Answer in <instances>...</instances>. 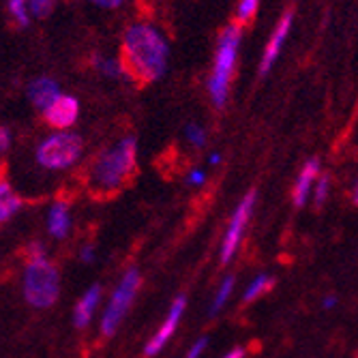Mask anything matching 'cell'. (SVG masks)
Here are the masks:
<instances>
[{"mask_svg": "<svg viewBox=\"0 0 358 358\" xmlns=\"http://www.w3.org/2000/svg\"><path fill=\"white\" fill-rule=\"evenodd\" d=\"M168 43L150 24L129 26L122 39V71L138 86L150 84L164 76L168 67Z\"/></svg>", "mask_w": 358, "mask_h": 358, "instance_id": "6da1fadb", "label": "cell"}, {"mask_svg": "<svg viewBox=\"0 0 358 358\" xmlns=\"http://www.w3.org/2000/svg\"><path fill=\"white\" fill-rule=\"evenodd\" d=\"M138 164L136 138H124L106 150L90 168V182L96 191H120L134 176Z\"/></svg>", "mask_w": 358, "mask_h": 358, "instance_id": "7a4b0ae2", "label": "cell"}, {"mask_svg": "<svg viewBox=\"0 0 358 358\" xmlns=\"http://www.w3.org/2000/svg\"><path fill=\"white\" fill-rule=\"evenodd\" d=\"M241 37H243V26L236 22L225 26V30L219 37L217 45V56H215V67L213 76L208 80V92L213 96L215 108H223L227 101V92H230V80L234 73V64H236V54L241 48Z\"/></svg>", "mask_w": 358, "mask_h": 358, "instance_id": "3957f363", "label": "cell"}, {"mask_svg": "<svg viewBox=\"0 0 358 358\" xmlns=\"http://www.w3.org/2000/svg\"><path fill=\"white\" fill-rule=\"evenodd\" d=\"M24 296L35 309L52 307L60 296L58 268L48 262L45 255L30 257L24 268Z\"/></svg>", "mask_w": 358, "mask_h": 358, "instance_id": "277c9868", "label": "cell"}, {"mask_svg": "<svg viewBox=\"0 0 358 358\" xmlns=\"http://www.w3.org/2000/svg\"><path fill=\"white\" fill-rule=\"evenodd\" d=\"M140 283H142V277H140L138 268H129L122 275L120 283L116 285L114 294L108 303V309L103 311V317H101V335L103 337H112L118 331L124 315L129 313V307H131V303L138 294Z\"/></svg>", "mask_w": 358, "mask_h": 358, "instance_id": "5b68a950", "label": "cell"}, {"mask_svg": "<svg viewBox=\"0 0 358 358\" xmlns=\"http://www.w3.org/2000/svg\"><path fill=\"white\" fill-rule=\"evenodd\" d=\"M84 142L76 134H54L37 148V161L48 170H64L80 159Z\"/></svg>", "mask_w": 358, "mask_h": 358, "instance_id": "8992f818", "label": "cell"}, {"mask_svg": "<svg viewBox=\"0 0 358 358\" xmlns=\"http://www.w3.org/2000/svg\"><path fill=\"white\" fill-rule=\"evenodd\" d=\"M255 200H257V193L255 191H249L245 198L241 200L238 208L234 210L232 221H230V225H227L223 245H221V266H225L234 257V253H236V249H238V245H241V241L245 236V230H247V223L251 219Z\"/></svg>", "mask_w": 358, "mask_h": 358, "instance_id": "52a82bcc", "label": "cell"}, {"mask_svg": "<svg viewBox=\"0 0 358 358\" xmlns=\"http://www.w3.org/2000/svg\"><path fill=\"white\" fill-rule=\"evenodd\" d=\"M185 307H187V296H185V294L176 296L174 303H172V307H170L168 317L164 320V324H161V329L155 333V337L148 341V345H146V350H144V354H146L148 358H150V356H157L161 350H164V345L170 341V337L176 333V327H178L180 317H182Z\"/></svg>", "mask_w": 358, "mask_h": 358, "instance_id": "ba28073f", "label": "cell"}, {"mask_svg": "<svg viewBox=\"0 0 358 358\" xmlns=\"http://www.w3.org/2000/svg\"><path fill=\"white\" fill-rule=\"evenodd\" d=\"M292 22H294V11L287 9V11L281 15V20H279V24H277V28L273 30L271 41L266 43V50H264L262 62H259V73H262V76H266V73L273 69V64H275V60H277V56H279V52H281V48H283V43H285V39H287V35H289Z\"/></svg>", "mask_w": 358, "mask_h": 358, "instance_id": "9c48e42d", "label": "cell"}, {"mask_svg": "<svg viewBox=\"0 0 358 358\" xmlns=\"http://www.w3.org/2000/svg\"><path fill=\"white\" fill-rule=\"evenodd\" d=\"M80 106L73 96L58 94L56 99L45 108V122L56 127V129H67L78 120Z\"/></svg>", "mask_w": 358, "mask_h": 358, "instance_id": "30bf717a", "label": "cell"}, {"mask_svg": "<svg viewBox=\"0 0 358 358\" xmlns=\"http://www.w3.org/2000/svg\"><path fill=\"white\" fill-rule=\"evenodd\" d=\"M99 299H101V285H92L88 292H84V296L78 301L76 311H73V324L78 329H86L90 324L92 313L96 305H99Z\"/></svg>", "mask_w": 358, "mask_h": 358, "instance_id": "8fae6325", "label": "cell"}, {"mask_svg": "<svg viewBox=\"0 0 358 358\" xmlns=\"http://www.w3.org/2000/svg\"><path fill=\"white\" fill-rule=\"evenodd\" d=\"M317 172H320V161L311 159L309 164L303 168V172H301V176H299V180L294 185V191H292V202H294V206H303L307 202Z\"/></svg>", "mask_w": 358, "mask_h": 358, "instance_id": "7c38bea8", "label": "cell"}, {"mask_svg": "<svg viewBox=\"0 0 358 358\" xmlns=\"http://www.w3.org/2000/svg\"><path fill=\"white\" fill-rule=\"evenodd\" d=\"M58 84L50 78H39L35 80L30 86H28V96H30V101L35 103L37 108H48L56 96H58Z\"/></svg>", "mask_w": 358, "mask_h": 358, "instance_id": "4fadbf2b", "label": "cell"}, {"mask_svg": "<svg viewBox=\"0 0 358 358\" xmlns=\"http://www.w3.org/2000/svg\"><path fill=\"white\" fill-rule=\"evenodd\" d=\"M48 230L54 238H64L71 230V215H69V206L62 204V202H56L52 208H50V215H48Z\"/></svg>", "mask_w": 358, "mask_h": 358, "instance_id": "5bb4252c", "label": "cell"}, {"mask_svg": "<svg viewBox=\"0 0 358 358\" xmlns=\"http://www.w3.org/2000/svg\"><path fill=\"white\" fill-rule=\"evenodd\" d=\"M20 208V198L15 195V191L7 185L0 182V223L11 219Z\"/></svg>", "mask_w": 358, "mask_h": 358, "instance_id": "9a60e30c", "label": "cell"}, {"mask_svg": "<svg viewBox=\"0 0 358 358\" xmlns=\"http://www.w3.org/2000/svg\"><path fill=\"white\" fill-rule=\"evenodd\" d=\"M273 287H275V279H273V277H268V275H259V277H255V281L247 287L243 301H245V303H251V301H255V299L262 296L264 292H271Z\"/></svg>", "mask_w": 358, "mask_h": 358, "instance_id": "2e32d148", "label": "cell"}, {"mask_svg": "<svg viewBox=\"0 0 358 358\" xmlns=\"http://www.w3.org/2000/svg\"><path fill=\"white\" fill-rule=\"evenodd\" d=\"M259 7V0H238V7H236V24L238 26H247Z\"/></svg>", "mask_w": 358, "mask_h": 358, "instance_id": "e0dca14e", "label": "cell"}, {"mask_svg": "<svg viewBox=\"0 0 358 358\" xmlns=\"http://www.w3.org/2000/svg\"><path fill=\"white\" fill-rule=\"evenodd\" d=\"M232 287H234V277L230 275V277H225V279H223V283H221V287H219V292H217L215 303H213V307H210V315H217V313L221 311V307L225 305V301L230 299Z\"/></svg>", "mask_w": 358, "mask_h": 358, "instance_id": "ac0fdd59", "label": "cell"}, {"mask_svg": "<svg viewBox=\"0 0 358 358\" xmlns=\"http://www.w3.org/2000/svg\"><path fill=\"white\" fill-rule=\"evenodd\" d=\"M94 64H96V69L103 71V73H106V76H110V78H116V76L124 73V71H122V64H120V60L96 58V60H94Z\"/></svg>", "mask_w": 358, "mask_h": 358, "instance_id": "d6986e66", "label": "cell"}, {"mask_svg": "<svg viewBox=\"0 0 358 358\" xmlns=\"http://www.w3.org/2000/svg\"><path fill=\"white\" fill-rule=\"evenodd\" d=\"M187 138L195 148H202L206 144V134H204V129L198 127V124H189L187 127Z\"/></svg>", "mask_w": 358, "mask_h": 358, "instance_id": "ffe728a7", "label": "cell"}, {"mask_svg": "<svg viewBox=\"0 0 358 358\" xmlns=\"http://www.w3.org/2000/svg\"><path fill=\"white\" fill-rule=\"evenodd\" d=\"M329 185H331V180H329V176L324 174L322 178H320V182H317V187H315V208H322V204L327 202V195H329Z\"/></svg>", "mask_w": 358, "mask_h": 358, "instance_id": "44dd1931", "label": "cell"}, {"mask_svg": "<svg viewBox=\"0 0 358 358\" xmlns=\"http://www.w3.org/2000/svg\"><path fill=\"white\" fill-rule=\"evenodd\" d=\"M54 9V0H30V11L37 17H45L50 15Z\"/></svg>", "mask_w": 358, "mask_h": 358, "instance_id": "7402d4cb", "label": "cell"}, {"mask_svg": "<svg viewBox=\"0 0 358 358\" xmlns=\"http://www.w3.org/2000/svg\"><path fill=\"white\" fill-rule=\"evenodd\" d=\"M11 3V13H13V17L17 20V24L20 26H26L28 24V11H26V0H9Z\"/></svg>", "mask_w": 358, "mask_h": 358, "instance_id": "603a6c76", "label": "cell"}, {"mask_svg": "<svg viewBox=\"0 0 358 358\" xmlns=\"http://www.w3.org/2000/svg\"><path fill=\"white\" fill-rule=\"evenodd\" d=\"M206 343H208V337H202V339H198V341L193 343V348L189 350L187 358H200V356H202V352L206 350Z\"/></svg>", "mask_w": 358, "mask_h": 358, "instance_id": "cb8c5ba5", "label": "cell"}, {"mask_svg": "<svg viewBox=\"0 0 358 358\" xmlns=\"http://www.w3.org/2000/svg\"><path fill=\"white\" fill-rule=\"evenodd\" d=\"M187 180H189V185H202V182H206V174L200 170H191Z\"/></svg>", "mask_w": 358, "mask_h": 358, "instance_id": "d4e9b609", "label": "cell"}, {"mask_svg": "<svg viewBox=\"0 0 358 358\" xmlns=\"http://www.w3.org/2000/svg\"><path fill=\"white\" fill-rule=\"evenodd\" d=\"M9 146V131L7 129H0V152Z\"/></svg>", "mask_w": 358, "mask_h": 358, "instance_id": "484cf974", "label": "cell"}, {"mask_svg": "<svg viewBox=\"0 0 358 358\" xmlns=\"http://www.w3.org/2000/svg\"><path fill=\"white\" fill-rule=\"evenodd\" d=\"M92 257H94V249L90 245L82 247V259H84V262H92Z\"/></svg>", "mask_w": 358, "mask_h": 358, "instance_id": "4316f807", "label": "cell"}, {"mask_svg": "<svg viewBox=\"0 0 358 358\" xmlns=\"http://www.w3.org/2000/svg\"><path fill=\"white\" fill-rule=\"evenodd\" d=\"M92 3H96V5H101V7H110V9H114V7H118L122 0H92Z\"/></svg>", "mask_w": 358, "mask_h": 358, "instance_id": "83f0119b", "label": "cell"}, {"mask_svg": "<svg viewBox=\"0 0 358 358\" xmlns=\"http://www.w3.org/2000/svg\"><path fill=\"white\" fill-rule=\"evenodd\" d=\"M245 356V350L243 348H236V350H232L230 354H227L225 358H243Z\"/></svg>", "mask_w": 358, "mask_h": 358, "instance_id": "f1b7e54d", "label": "cell"}, {"mask_svg": "<svg viewBox=\"0 0 358 358\" xmlns=\"http://www.w3.org/2000/svg\"><path fill=\"white\" fill-rule=\"evenodd\" d=\"M335 303H337V299L329 296L327 301H324V307H327V309H331V307H335Z\"/></svg>", "mask_w": 358, "mask_h": 358, "instance_id": "f546056e", "label": "cell"}, {"mask_svg": "<svg viewBox=\"0 0 358 358\" xmlns=\"http://www.w3.org/2000/svg\"><path fill=\"white\" fill-rule=\"evenodd\" d=\"M219 161H221V157H219V155H213V157H210V164H213V166H217Z\"/></svg>", "mask_w": 358, "mask_h": 358, "instance_id": "4dcf8cb0", "label": "cell"}, {"mask_svg": "<svg viewBox=\"0 0 358 358\" xmlns=\"http://www.w3.org/2000/svg\"><path fill=\"white\" fill-rule=\"evenodd\" d=\"M354 202H356V206H358V185H356V193H354Z\"/></svg>", "mask_w": 358, "mask_h": 358, "instance_id": "1f68e13d", "label": "cell"}]
</instances>
